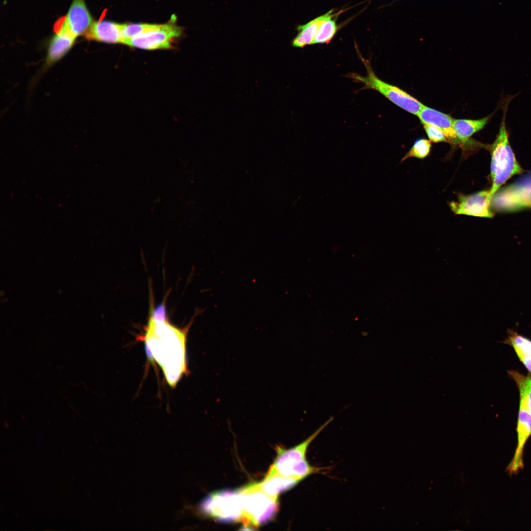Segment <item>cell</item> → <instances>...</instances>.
Wrapping results in <instances>:
<instances>
[{"mask_svg":"<svg viewBox=\"0 0 531 531\" xmlns=\"http://www.w3.org/2000/svg\"><path fill=\"white\" fill-rule=\"evenodd\" d=\"M188 326L182 329L172 325L168 318L155 321L148 318L144 336L139 338L149 347L155 360L162 367L167 381L176 385L185 373V341Z\"/></svg>","mask_w":531,"mask_h":531,"instance_id":"cell-1","label":"cell"},{"mask_svg":"<svg viewBox=\"0 0 531 531\" xmlns=\"http://www.w3.org/2000/svg\"><path fill=\"white\" fill-rule=\"evenodd\" d=\"M512 98H505L502 107V117L499 132L495 141L487 148L491 153V179L492 186L490 195H493L512 176L524 172L518 162L509 141V134L505 119L508 105Z\"/></svg>","mask_w":531,"mask_h":531,"instance_id":"cell-2","label":"cell"},{"mask_svg":"<svg viewBox=\"0 0 531 531\" xmlns=\"http://www.w3.org/2000/svg\"><path fill=\"white\" fill-rule=\"evenodd\" d=\"M333 418L330 417L306 440L294 447L285 449L277 446L276 447V457L266 475L278 474L301 481L311 474L319 472L321 469L313 467L308 463L306 453L311 442L332 421Z\"/></svg>","mask_w":531,"mask_h":531,"instance_id":"cell-3","label":"cell"},{"mask_svg":"<svg viewBox=\"0 0 531 531\" xmlns=\"http://www.w3.org/2000/svg\"><path fill=\"white\" fill-rule=\"evenodd\" d=\"M198 510L202 515L221 522H238L243 519L239 489H225L211 493L201 501Z\"/></svg>","mask_w":531,"mask_h":531,"instance_id":"cell-4","label":"cell"},{"mask_svg":"<svg viewBox=\"0 0 531 531\" xmlns=\"http://www.w3.org/2000/svg\"><path fill=\"white\" fill-rule=\"evenodd\" d=\"M360 59L366 68V75L351 73L347 75L348 77L355 82L363 84L361 90L374 89L400 108L417 115L424 106L422 103L399 88L381 80L373 71L370 62L361 56Z\"/></svg>","mask_w":531,"mask_h":531,"instance_id":"cell-5","label":"cell"},{"mask_svg":"<svg viewBox=\"0 0 531 531\" xmlns=\"http://www.w3.org/2000/svg\"><path fill=\"white\" fill-rule=\"evenodd\" d=\"M245 526L259 527L274 519L279 509L278 498L271 497L252 484L239 489Z\"/></svg>","mask_w":531,"mask_h":531,"instance_id":"cell-6","label":"cell"},{"mask_svg":"<svg viewBox=\"0 0 531 531\" xmlns=\"http://www.w3.org/2000/svg\"><path fill=\"white\" fill-rule=\"evenodd\" d=\"M527 208H531V173L499 189L490 202L492 211L509 212Z\"/></svg>","mask_w":531,"mask_h":531,"instance_id":"cell-7","label":"cell"},{"mask_svg":"<svg viewBox=\"0 0 531 531\" xmlns=\"http://www.w3.org/2000/svg\"><path fill=\"white\" fill-rule=\"evenodd\" d=\"M181 32L180 27L173 22H169L158 25L156 28L129 39L123 44L145 50L169 49Z\"/></svg>","mask_w":531,"mask_h":531,"instance_id":"cell-8","label":"cell"},{"mask_svg":"<svg viewBox=\"0 0 531 531\" xmlns=\"http://www.w3.org/2000/svg\"><path fill=\"white\" fill-rule=\"evenodd\" d=\"M458 197L457 201L449 203L450 208L455 214L486 218L493 217V212L490 208V189L469 195L460 194Z\"/></svg>","mask_w":531,"mask_h":531,"instance_id":"cell-9","label":"cell"},{"mask_svg":"<svg viewBox=\"0 0 531 531\" xmlns=\"http://www.w3.org/2000/svg\"><path fill=\"white\" fill-rule=\"evenodd\" d=\"M54 34L48 46L45 67H49L62 59L74 45L76 37L67 29L63 17L54 27Z\"/></svg>","mask_w":531,"mask_h":531,"instance_id":"cell-10","label":"cell"},{"mask_svg":"<svg viewBox=\"0 0 531 531\" xmlns=\"http://www.w3.org/2000/svg\"><path fill=\"white\" fill-rule=\"evenodd\" d=\"M63 18L67 29L76 38L84 35L93 22L85 0H73Z\"/></svg>","mask_w":531,"mask_h":531,"instance_id":"cell-11","label":"cell"},{"mask_svg":"<svg viewBox=\"0 0 531 531\" xmlns=\"http://www.w3.org/2000/svg\"><path fill=\"white\" fill-rule=\"evenodd\" d=\"M516 431L517 446L514 455L507 467V470L511 473H515L523 468L524 446L531 436V414L526 410L520 407Z\"/></svg>","mask_w":531,"mask_h":531,"instance_id":"cell-12","label":"cell"},{"mask_svg":"<svg viewBox=\"0 0 531 531\" xmlns=\"http://www.w3.org/2000/svg\"><path fill=\"white\" fill-rule=\"evenodd\" d=\"M417 116L423 124L433 125L441 129L448 142L460 144L453 128V119L449 115L424 105Z\"/></svg>","mask_w":531,"mask_h":531,"instance_id":"cell-13","label":"cell"},{"mask_svg":"<svg viewBox=\"0 0 531 531\" xmlns=\"http://www.w3.org/2000/svg\"><path fill=\"white\" fill-rule=\"evenodd\" d=\"M84 36L89 40L122 43V24L107 20L93 21Z\"/></svg>","mask_w":531,"mask_h":531,"instance_id":"cell-14","label":"cell"},{"mask_svg":"<svg viewBox=\"0 0 531 531\" xmlns=\"http://www.w3.org/2000/svg\"><path fill=\"white\" fill-rule=\"evenodd\" d=\"M299 481L300 480L295 478L278 474L266 475L262 481L252 483V485L266 495L273 498H278L280 493L294 487Z\"/></svg>","mask_w":531,"mask_h":531,"instance_id":"cell-15","label":"cell"},{"mask_svg":"<svg viewBox=\"0 0 531 531\" xmlns=\"http://www.w3.org/2000/svg\"><path fill=\"white\" fill-rule=\"evenodd\" d=\"M333 9L325 14L318 17L307 23L298 26V33L292 42L293 47L303 48L306 45L312 44L315 35L322 23L331 16L341 14L342 11L333 13Z\"/></svg>","mask_w":531,"mask_h":531,"instance_id":"cell-16","label":"cell"},{"mask_svg":"<svg viewBox=\"0 0 531 531\" xmlns=\"http://www.w3.org/2000/svg\"><path fill=\"white\" fill-rule=\"evenodd\" d=\"M492 115L478 119H453V128L460 145L468 143L472 135L482 129Z\"/></svg>","mask_w":531,"mask_h":531,"instance_id":"cell-17","label":"cell"},{"mask_svg":"<svg viewBox=\"0 0 531 531\" xmlns=\"http://www.w3.org/2000/svg\"><path fill=\"white\" fill-rule=\"evenodd\" d=\"M504 343L511 346L519 360L531 373V340L513 330H508Z\"/></svg>","mask_w":531,"mask_h":531,"instance_id":"cell-18","label":"cell"},{"mask_svg":"<svg viewBox=\"0 0 531 531\" xmlns=\"http://www.w3.org/2000/svg\"><path fill=\"white\" fill-rule=\"evenodd\" d=\"M507 372L518 387L520 396L519 407L526 410L531 414V376L523 375L514 370H509Z\"/></svg>","mask_w":531,"mask_h":531,"instance_id":"cell-19","label":"cell"},{"mask_svg":"<svg viewBox=\"0 0 531 531\" xmlns=\"http://www.w3.org/2000/svg\"><path fill=\"white\" fill-rule=\"evenodd\" d=\"M339 14H340L331 16L322 23L312 44H327L330 42L338 30V26L336 24V20L333 18Z\"/></svg>","mask_w":531,"mask_h":531,"instance_id":"cell-20","label":"cell"},{"mask_svg":"<svg viewBox=\"0 0 531 531\" xmlns=\"http://www.w3.org/2000/svg\"><path fill=\"white\" fill-rule=\"evenodd\" d=\"M431 147L430 140L424 138L418 139L414 142L412 148L403 157L401 161L403 162L411 157L423 159L430 153Z\"/></svg>","mask_w":531,"mask_h":531,"instance_id":"cell-21","label":"cell"},{"mask_svg":"<svg viewBox=\"0 0 531 531\" xmlns=\"http://www.w3.org/2000/svg\"><path fill=\"white\" fill-rule=\"evenodd\" d=\"M158 26V24H122V43L135 36L154 29Z\"/></svg>","mask_w":531,"mask_h":531,"instance_id":"cell-22","label":"cell"},{"mask_svg":"<svg viewBox=\"0 0 531 531\" xmlns=\"http://www.w3.org/2000/svg\"><path fill=\"white\" fill-rule=\"evenodd\" d=\"M423 127L431 142L434 143L448 142L443 132L438 127L428 124H423Z\"/></svg>","mask_w":531,"mask_h":531,"instance_id":"cell-23","label":"cell"}]
</instances>
